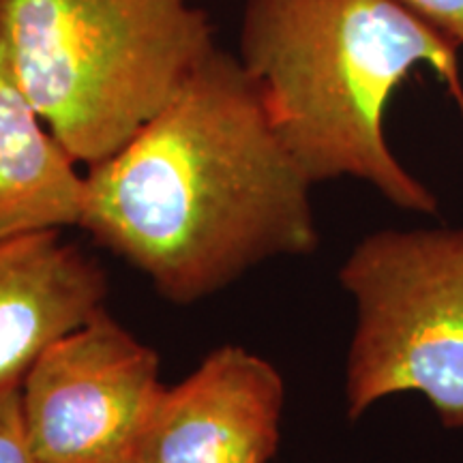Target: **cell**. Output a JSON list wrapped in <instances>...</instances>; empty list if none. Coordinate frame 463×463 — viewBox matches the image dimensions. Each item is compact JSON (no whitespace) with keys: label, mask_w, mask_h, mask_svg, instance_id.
<instances>
[{"label":"cell","mask_w":463,"mask_h":463,"mask_svg":"<svg viewBox=\"0 0 463 463\" xmlns=\"http://www.w3.org/2000/svg\"><path fill=\"white\" fill-rule=\"evenodd\" d=\"M22 90L86 167L112 157L217 48L194 0H0Z\"/></svg>","instance_id":"cell-3"},{"label":"cell","mask_w":463,"mask_h":463,"mask_svg":"<svg viewBox=\"0 0 463 463\" xmlns=\"http://www.w3.org/2000/svg\"><path fill=\"white\" fill-rule=\"evenodd\" d=\"M339 283L356 311L347 416L419 392L444 427L461 430L463 228L372 232L345 258Z\"/></svg>","instance_id":"cell-4"},{"label":"cell","mask_w":463,"mask_h":463,"mask_svg":"<svg viewBox=\"0 0 463 463\" xmlns=\"http://www.w3.org/2000/svg\"><path fill=\"white\" fill-rule=\"evenodd\" d=\"M84 178L78 228L176 305L317 247L314 184L277 136L251 75L219 48Z\"/></svg>","instance_id":"cell-1"},{"label":"cell","mask_w":463,"mask_h":463,"mask_svg":"<svg viewBox=\"0 0 463 463\" xmlns=\"http://www.w3.org/2000/svg\"><path fill=\"white\" fill-rule=\"evenodd\" d=\"M457 52L395 0H247L239 61L311 184L350 176L402 211L436 215V195L386 142L384 112L419 65L463 112Z\"/></svg>","instance_id":"cell-2"},{"label":"cell","mask_w":463,"mask_h":463,"mask_svg":"<svg viewBox=\"0 0 463 463\" xmlns=\"http://www.w3.org/2000/svg\"><path fill=\"white\" fill-rule=\"evenodd\" d=\"M108 277L61 232L0 241V389L20 386L52 344L106 309Z\"/></svg>","instance_id":"cell-7"},{"label":"cell","mask_w":463,"mask_h":463,"mask_svg":"<svg viewBox=\"0 0 463 463\" xmlns=\"http://www.w3.org/2000/svg\"><path fill=\"white\" fill-rule=\"evenodd\" d=\"M20 386L0 389V463H42L28 436Z\"/></svg>","instance_id":"cell-9"},{"label":"cell","mask_w":463,"mask_h":463,"mask_svg":"<svg viewBox=\"0 0 463 463\" xmlns=\"http://www.w3.org/2000/svg\"><path fill=\"white\" fill-rule=\"evenodd\" d=\"M20 389L42 463H131L165 386L153 347L103 309L52 344Z\"/></svg>","instance_id":"cell-5"},{"label":"cell","mask_w":463,"mask_h":463,"mask_svg":"<svg viewBox=\"0 0 463 463\" xmlns=\"http://www.w3.org/2000/svg\"><path fill=\"white\" fill-rule=\"evenodd\" d=\"M283 408L286 382L275 364L222 345L161 391L131 463H269Z\"/></svg>","instance_id":"cell-6"},{"label":"cell","mask_w":463,"mask_h":463,"mask_svg":"<svg viewBox=\"0 0 463 463\" xmlns=\"http://www.w3.org/2000/svg\"><path fill=\"white\" fill-rule=\"evenodd\" d=\"M22 90L0 42V241L78 228L86 178Z\"/></svg>","instance_id":"cell-8"},{"label":"cell","mask_w":463,"mask_h":463,"mask_svg":"<svg viewBox=\"0 0 463 463\" xmlns=\"http://www.w3.org/2000/svg\"><path fill=\"white\" fill-rule=\"evenodd\" d=\"M433 31L463 45V0H395Z\"/></svg>","instance_id":"cell-10"}]
</instances>
